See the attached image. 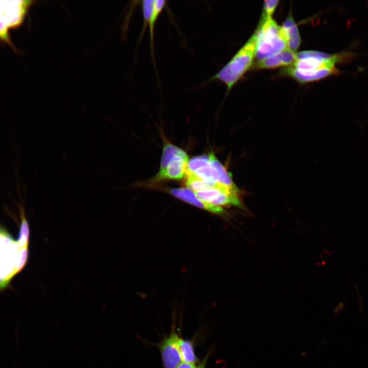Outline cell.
Segmentation results:
<instances>
[{"label":"cell","instance_id":"obj_22","mask_svg":"<svg viewBox=\"0 0 368 368\" xmlns=\"http://www.w3.org/2000/svg\"><path fill=\"white\" fill-rule=\"evenodd\" d=\"M196 364L182 362L176 368H196Z\"/></svg>","mask_w":368,"mask_h":368},{"label":"cell","instance_id":"obj_3","mask_svg":"<svg viewBox=\"0 0 368 368\" xmlns=\"http://www.w3.org/2000/svg\"><path fill=\"white\" fill-rule=\"evenodd\" d=\"M255 39V57L262 60L287 48L282 27L272 18H262L252 35Z\"/></svg>","mask_w":368,"mask_h":368},{"label":"cell","instance_id":"obj_18","mask_svg":"<svg viewBox=\"0 0 368 368\" xmlns=\"http://www.w3.org/2000/svg\"><path fill=\"white\" fill-rule=\"evenodd\" d=\"M209 164L210 157L209 155L195 156L189 159L187 163V172L195 173L198 170L208 165Z\"/></svg>","mask_w":368,"mask_h":368},{"label":"cell","instance_id":"obj_9","mask_svg":"<svg viewBox=\"0 0 368 368\" xmlns=\"http://www.w3.org/2000/svg\"><path fill=\"white\" fill-rule=\"evenodd\" d=\"M296 60V53L288 48L267 58L258 61L254 64L256 69L272 68L292 64Z\"/></svg>","mask_w":368,"mask_h":368},{"label":"cell","instance_id":"obj_15","mask_svg":"<svg viewBox=\"0 0 368 368\" xmlns=\"http://www.w3.org/2000/svg\"><path fill=\"white\" fill-rule=\"evenodd\" d=\"M185 176L186 186L193 192L225 186L219 182L203 180L193 173L187 172Z\"/></svg>","mask_w":368,"mask_h":368},{"label":"cell","instance_id":"obj_2","mask_svg":"<svg viewBox=\"0 0 368 368\" xmlns=\"http://www.w3.org/2000/svg\"><path fill=\"white\" fill-rule=\"evenodd\" d=\"M255 39L252 35L209 81H219L224 83L228 93L252 65L255 57Z\"/></svg>","mask_w":368,"mask_h":368},{"label":"cell","instance_id":"obj_7","mask_svg":"<svg viewBox=\"0 0 368 368\" xmlns=\"http://www.w3.org/2000/svg\"><path fill=\"white\" fill-rule=\"evenodd\" d=\"M188 158L175 156L163 171L158 172L152 178L151 182L165 180H179L186 176Z\"/></svg>","mask_w":368,"mask_h":368},{"label":"cell","instance_id":"obj_20","mask_svg":"<svg viewBox=\"0 0 368 368\" xmlns=\"http://www.w3.org/2000/svg\"><path fill=\"white\" fill-rule=\"evenodd\" d=\"M279 2V1L277 0L265 1L262 18H271V15L278 5Z\"/></svg>","mask_w":368,"mask_h":368},{"label":"cell","instance_id":"obj_16","mask_svg":"<svg viewBox=\"0 0 368 368\" xmlns=\"http://www.w3.org/2000/svg\"><path fill=\"white\" fill-rule=\"evenodd\" d=\"M178 349L182 362L194 364L200 362L196 355L194 343L192 339H183L180 337L178 340Z\"/></svg>","mask_w":368,"mask_h":368},{"label":"cell","instance_id":"obj_6","mask_svg":"<svg viewBox=\"0 0 368 368\" xmlns=\"http://www.w3.org/2000/svg\"><path fill=\"white\" fill-rule=\"evenodd\" d=\"M167 191L183 201L212 213L220 215L226 213L222 207L203 201L196 196L192 190L188 188H171L167 189Z\"/></svg>","mask_w":368,"mask_h":368},{"label":"cell","instance_id":"obj_4","mask_svg":"<svg viewBox=\"0 0 368 368\" xmlns=\"http://www.w3.org/2000/svg\"><path fill=\"white\" fill-rule=\"evenodd\" d=\"M32 3V1H0V42L8 44L16 53L20 51L13 44L9 30L22 24Z\"/></svg>","mask_w":368,"mask_h":368},{"label":"cell","instance_id":"obj_10","mask_svg":"<svg viewBox=\"0 0 368 368\" xmlns=\"http://www.w3.org/2000/svg\"><path fill=\"white\" fill-rule=\"evenodd\" d=\"M281 27L287 40V48L295 53L300 46L301 38L297 26L291 13L288 15Z\"/></svg>","mask_w":368,"mask_h":368},{"label":"cell","instance_id":"obj_14","mask_svg":"<svg viewBox=\"0 0 368 368\" xmlns=\"http://www.w3.org/2000/svg\"><path fill=\"white\" fill-rule=\"evenodd\" d=\"M163 152L158 172L166 169L172 159L176 156L188 158L187 153L182 149L173 145L166 140H164Z\"/></svg>","mask_w":368,"mask_h":368},{"label":"cell","instance_id":"obj_19","mask_svg":"<svg viewBox=\"0 0 368 368\" xmlns=\"http://www.w3.org/2000/svg\"><path fill=\"white\" fill-rule=\"evenodd\" d=\"M195 174L203 180L219 182L216 171L210 164L198 170Z\"/></svg>","mask_w":368,"mask_h":368},{"label":"cell","instance_id":"obj_11","mask_svg":"<svg viewBox=\"0 0 368 368\" xmlns=\"http://www.w3.org/2000/svg\"><path fill=\"white\" fill-rule=\"evenodd\" d=\"M334 61L316 58L296 59L291 66L301 71H313L335 66Z\"/></svg>","mask_w":368,"mask_h":368},{"label":"cell","instance_id":"obj_17","mask_svg":"<svg viewBox=\"0 0 368 368\" xmlns=\"http://www.w3.org/2000/svg\"><path fill=\"white\" fill-rule=\"evenodd\" d=\"M166 5V1L165 0H153L152 12L149 19L148 20V24L149 28L150 42L151 49L153 54L154 49V31L156 20L162 13L163 10Z\"/></svg>","mask_w":368,"mask_h":368},{"label":"cell","instance_id":"obj_13","mask_svg":"<svg viewBox=\"0 0 368 368\" xmlns=\"http://www.w3.org/2000/svg\"><path fill=\"white\" fill-rule=\"evenodd\" d=\"M210 157V165L216 171L218 182L224 186L233 189H238L233 181L231 175L225 167L219 161L214 152L211 151L208 154Z\"/></svg>","mask_w":368,"mask_h":368},{"label":"cell","instance_id":"obj_8","mask_svg":"<svg viewBox=\"0 0 368 368\" xmlns=\"http://www.w3.org/2000/svg\"><path fill=\"white\" fill-rule=\"evenodd\" d=\"M340 71L335 66L313 71H301L290 65L283 69V73L290 76L301 83L317 81L338 74Z\"/></svg>","mask_w":368,"mask_h":368},{"label":"cell","instance_id":"obj_1","mask_svg":"<svg viewBox=\"0 0 368 368\" xmlns=\"http://www.w3.org/2000/svg\"><path fill=\"white\" fill-rule=\"evenodd\" d=\"M28 246H20L4 228L0 227V289L25 265Z\"/></svg>","mask_w":368,"mask_h":368},{"label":"cell","instance_id":"obj_21","mask_svg":"<svg viewBox=\"0 0 368 368\" xmlns=\"http://www.w3.org/2000/svg\"><path fill=\"white\" fill-rule=\"evenodd\" d=\"M210 354V351H209L202 360L200 361L198 365H196V368H205Z\"/></svg>","mask_w":368,"mask_h":368},{"label":"cell","instance_id":"obj_12","mask_svg":"<svg viewBox=\"0 0 368 368\" xmlns=\"http://www.w3.org/2000/svg\"><path fill=\"white\" fill-rule=\"evenodd\" d=\"M353 56V53L348 52L330 54L316 51H303L296 54V59L313 57L332 61L336 63L349 61Z\"/></svg>","mask_w":368,"mask_h":368},{"label":"cell","instance_id":"obj_5","mask_svg":"<svg viewBox=\"0 0 368 368\" xmlns=\"http://www.w3.org/2000/svg\"><path fill=\"white\" fill-rule=\"evenodd\" d=\"M179 331L172 326L170 333L155 344L158 348L164 368H176L180 363L181 358L178 349Z\"/></svg>","mask_w":368,"mask_h":368}]
</instances>
